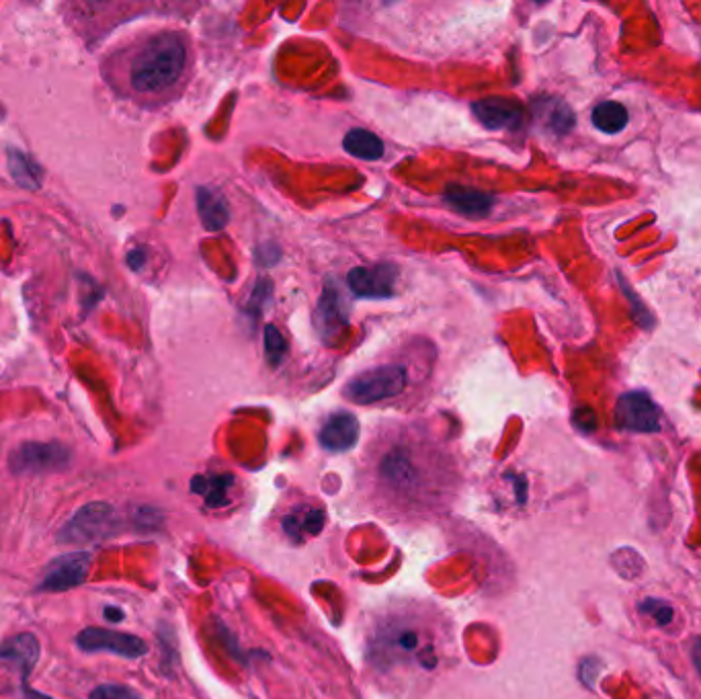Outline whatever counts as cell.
Listing matches in <instances>:
<instances>
[{"mask_svg":"<svg viewBox=\"0 0 701 699\" xmlns=\"http://www.w3.org/2000/svg\"><path fill=\"white\" fill-rule=\"evenodd\" d=\"M367 656L371 665L380 667L382 671H390L400 665H415L431 671L439 663L431 634L417 624V620L404 618V615H394V618L384 620L374 630Z\"/></svg>","mask_w":701,"mask_h":699,"instance_id":"1","label":"cell"},{"mask_svg":"<svg viewBox=\"0 0 701 699\" xmlns=\"http://www.w3.org/2000/svg\"><path fill=\"white\" fill-rule=\"evenodd\" d=\"M187 64V48L177 33H158L138 50L130 66L132 89L156 95L177 85Z\"/></svg>","mask_w":701,"mask_h":699,"instance_id":"2","label":"cell"},{"mask_svg":"<svg viewBox=\"0 0 701 699\" xmlns=\"http://www.w3.org/2000/svg\"><path fill=\"white\" fill-rule=\"evenodd\" d=\"M119 525L117 513L109 503H89L80 507L60 529L58 544L87 546L115 536Z\"/></svg>","mask_w":701,"mask_h":699,"instance_id":"3","label":"cell"},{"mask_svg":"<svg viewBox=\"0 0 701 699\" xmlns=\"http://www.w3.org/2000/svg\"><path fill=\"white\" fill-rule=\"evenodd\" d=\"M72 464V451L58 441H25L9 456V468L17 476L64 472Z\"/></svg>","mask_w":701,"mask_h":699,"instance_id":"4","label":"cell"},{"mask_svg":"<svg viewBox=\"0 0 701 699\" xmlns=\"http://www.w3.org/2000/svg\"><path fill=\"white\" fill-rule=\"evenodd\" d=\"M406 386V372L398 365L371 369L345 386V396L357 404H371L398 396Z\"/></svg>","mask_w":701,"mask_h":699,"instance_id":"5","label":"cell"},{"mask_svg":"<svg viewBox=\"0 0 701 699\" xmlns=\"http://www.w3.org/2000/svg\"><path fill=\"white\" fill-rule=\"evenodd\" d=\"M91 564H93L91 552L76 550V552L62 554L48 564L44 577H41L35 591L37 593L72 591L87 581L89 572H91Z\"/></svg>","mask_w":701,"mask_h":699,"instance_id":"6","label":"cell"},{"mask_svg":"<svg viewBox=\"0 0 701 699\" xmlns=\"http://www.w3.org/2000/svg\"><path fill=\"white\" fill-rule=\"evenodd\" d=\"M76 646L82 652H109L130 661L148 654V644L142 638L105 628H85L76 636Z\"/></svg>","mask_w":701,"mask_h":699,"instance_id":"7","label":"cell"},{"mask_svg":"<svg viewBox=\"0 0 701 699\" xmlns=\"http://www.w3.org/2000/svg\"><path fill=\"white\" fill-rule=\"evenodd\" d=\"M615 421L626 431L654 433L661 429V413L644 392H628L617 400Z\"/></svg>","mask_w":701,"mask_h":699,"instance_id":"8","label":"cell"},{"mask_svg":"<svg viewBox=\"0 0 701 699\" xmlns=\"http://www.w3.org/2000/svg\"><path fill=\"white\" fill-rule=\"evenodd\" d=\"M347 283L357 298H371V300L392 298L394 283H396V269L392 265L355 267L353 271H349Z\"/></svg>","mask_w":701,"mask_h":699,"instance_id":"9","label":"cell"},{"mask_svg":"<svg viewBox=\"0 0 701 699\" xmlns=\"http://www.w3.org/2000/svg\"><path fill=\"white\" fill-rule=\"evenodd\" d=\"M472 111L476 119L488 130H515L523 119V111L515 101L497 97L474 103Z\"/></svg>","mask_w":701,"mask_h":699,"instance_id":"10","label":"cell"},{"mask_svg":"<svg viewBox=\"0 0 701 699\" xmlns=\"http://www.w3.org/2000/svg\"><path fill=\"white\" fill-rule=\"evenodd\" d=\"M39 648V640L33 634H17L0 644V663L17 667L23 685H27V679L39 661Z\"/></svg>","mask_w":701,"mask_h":699,"instance_id":"11","label":"cell"},{"mask_svg":"<svg viewBox=\"0 0 701 699\" xmlns=\"http://www.w3.org/2000/svg\"><path fill=\"white\" fill-rule=\"evenodd\" d=\"M359 439V423L349 413H337L328 419L320 433L318 441L328 451H347L351 449Z\"/></svg>","mask_w":701,"mask_h":699,"instance_id":"12","label":"cell"},{"mask_svg":"<svg viewBox=\"0 0 701 699\" xmlns=\"http://www.w3.org/2000/svg\"><path fill=\"white\" fill-rule=\"evenodd\" d=\"M324 511L312 507H298L283 519V529L294 542H304L306 538L318 536L324 527Z\"/></svg>","mask_w":701,"mask_h":699,"instance_id":"13","label":"cell"},{"mask_svg":"<svg viewBox=\"0 0 701 699\" xmlns=\"http://www.w3.org/2000/svg\"><path fill=\"white\" fill-rule=\"evenodd\" d=\"M197 210H199V218H201L203 226L208 228L210 232L222 230L228 224L226 201L222 199V195L214 193L208 187L197 189Z\"/></svg>","mask_w":701,"mask_h":699,"instance_id":"14","label":"cell"},{"mask_svg":"<svg viewBox=\"0 0 701 699\" xmlns=\"http://www.w3.org/2000/svg\"><path fill=\"white\" fill-rule=\"evenodd\" d=\"M445 199L458 212L470 214V216H486L492 208L490 195H484V193L468 189V187H458V185H451L447 189Z\"/></svg>","mask_w":701,"mask_h":699,"instance_id":"15","label":"cell"},{"mask_svg":"<svg viewBox=\"0 0 701 699\" xmlns=\"http://www.w3.org/2000/svg\"><path fill=\"white\" fill-rule=\"evenodd\" d=\"M234 478L228 474L222 476H197L191 480V490L201 495L210 507H220L228 501V490L232 488Z\"/></svg>","mask_w":701,"mask_h":699,"instance_id":"16","label":"cell"},{"mask_svg":"<svg viewBox=\"0 0 701 699\" xmlns=\"http://www.w3.org/2000/svg\"><path fill=\"white\" fill-rule=\"evenodd\" d=\"M593 126L605 134H620L628 126V109L617 101H603L593 109Z\"/></svg>","mask_w":701,"mask_h":699,"instance_id":"17","label":"cell"},{"mask_svg":"<svg viewBox=\"0 0 701 699\" xmlns=\"http://www.w3.org/2000/svg\"><path fill=\"white\" fill-rule=\"evenodd\" d=\"M343 146L349 154L361 160H378L384 156V142L367 130H351L345 136Z\"/></svg>","mask_w":701,"mask_h":699,"instance_id":"18","label":"cell"},{"mask_svg":"<svg viewBox=\"0 0 701 699\" xmlns=\"http://www.w3.org/2000/svg\"><path fill=\"white\" fill-rule=\"evenodd\" d=\"M9 171L17 185L23 189L35 191L41 185V171L37 169V164L21 150L9 148Z\"/></svg>","mask_w":701,"mask_h":699,"instance_id":"19","label":"cell"},{"mask_svg":"<svg viewBox=\"0 0 701 699\" xmlns=\"http://www.w3.org/2000/svg\"><path fill=\"white\" fill-rule=\"evenodd\" d=\"M318 320H320V326L322 328H331V331H335L337 326H343L345 324V314H343V308H341V298L337 292L333 290H326L320 304H318Z\"/></svg>","mask_w":701,"mask_h":699,"instance_id":"20","label":"cell"},{"mask_svg":"<svg viewBox=\"0 0 701 699\" xmlns=\"http://www.w3.org/2000/svg\"><path fill=\"white\" fill-rule=\"evenodd\" d=\"M640 611H644L646 615H650V618H652L658 626H667V624L673 622V607L667 605V603L661 601V599L648 597V599L640 605Z\"/></svg>","mask_w":701,"mask_h":699,"instance_id":"21","label":"cell"},{"mask_svg":"<svg viewBox=\"0 0 701 699\" xmlns=\"http://www.w3.org/2000/svg\"><path fill=\"white\" fill-rule=\"evenodd\" d=\"M89 699H142V695L138 691H134L132 687H126V685L105 683V685L95 687L91 691Z\"/></svg>","mask_w":701,"mask_h":699,"instance_id":"22","label":"cell"},{"mask_svg":"<svg viewBox=\"0 0 701 699\" xmlns=\"http://www.w3.org/2000/svg\"><path fill=\"white\" fill-rule=\"evenodd\" d=\"M265 345H267V357L271 363H279V359L285 353V339L277 331L275 326H267L265 331Z\"/></svg>","mask_w":701,"mask_h":699,"instance_id":"23","label":"cell"},{"mask_svg":"<svg viewBox=\"0 0 701 699\" xmlns=\"http://www.w3.org/2000/svg\"><path fill=\"white\" fill-rule=\"evenodd\" d=\"M599 661H595V659H585L583 661V665H581V679H583V683L589 687V685H593V681L597 679V673H599Z\"/></svg>","mask_w":701,"mask_h":699,"instance_id":"24","label":"cell"},{"mask_svg":"<svg viewBox=\"0 0 701 699\" xmlns=\"http://www.w3.org/2000/svg\"><path fill=\"white\" fill-rule=\"evenodd\" d=\"M105 618L109 622L119 624V622L126 620V613H123V609H119V607H105Z\"/></svg>","mask_w":701,"mask_h":699,"instance_id":"25","label":"cell"},{"mask_svg":"<svg viewBox=\"0 0 701 699\" xmlns=\"http://www.w3.org/2000/svg\"><path fill=\"white\" fill-rule=\"evenodd\" d=\"M691 659H693V665L701 677V638H697L691 646Z\"/></svg>","mask_w":701,"mask_h":699,"instance_id":"26","label":"cell"},{"mask_svg":"<svg viewBox=\"0 0 701 699\" xmlns=\"http://www.w3.org/2000/svg\"><path fill=\"white\" fill-rule=\"evenodd\" d=\"M144 259H146V253H144V251H134V253H130L128 263H130L132 269L138 271V269L144 265Z\"/></svg>","mask_w":701,"mask_h":699,"instance_id":"27","label":"cell"},{"mask_svg":"<svg viewBox=\"0 0 701 699\" xmlns=\"http://www.w3.org/2000/svg\"><path fill=\"white\" fill-rule=\"evenodd\" d=\"M23 691H25V697H27V699H54V697H50V695H46V693H39V691H35V689H29L27 685H23Z\"/></svg>","mask_w":701,"mask_h":699,"instance_id":"28","label":"cell"}]
</instances>
